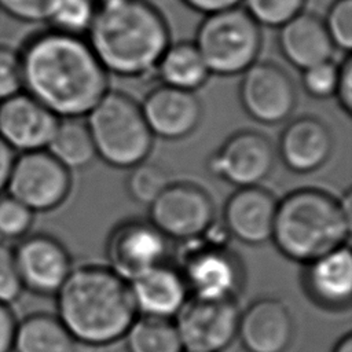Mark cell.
I'll return each mask as SVG.
<instances>
[{"mask_svg":"<svg viewBox=\"0 0 352 352\" xmlns=\"http://www.w3.org/2000/svg\"><path fill=\"white\" fill-rule=\"evenodd\" d=\"M22 91L58 118H81L110 89L104 70L84 36L45 28L18 48Z\"/></svg>","mask_w":352,"mask_h":352,"instance_id":"6da1fadb","label":"cell"},{"mask_svg":"<svg viewBox=\"0 0 352 352\" xmlns=\"http://www.w3.org/2000/svg\"><path fill=\"white\" fill-rule=\"evenodd\" d=\"M84 37L104 70L124 78L154 74L172 41L164 12L150 0L98 3Z\"/></svg>","mask_w":352,"mask_h":352,"instance_id":"7a4b0ae2","label":"cell"},{"mask_svg":"<svg viewBox=\"0 0 352 352\" xmlns=\"http://www.w3.org/2000/svg\"><path fill=\"white\" fill-rule=\"evenodd\" d=\"M54 297L58 319L77 344L89 348L124 338L138 316L129 283L109 265L73 267Z\"/></svg>","mask_w":352,"mask_h":352,"instance_id":"3957f363","label":"cell"},{"mask_svg":"<svg viewBox=\"0 0 352 352\" xmlns=\"http://www.w3.org/2000/svg\"><path fill=\"white\" fill-rule=\"evenodd\" d=\"M352 197L316 187L290 191L276 204L271 241L289 260L307 264L349 243Z\"/></svg>","mask_w":352,"mask_h":352,"instance_id":"277c9868","label":"cell"},{"mask_svg":"<svg viewBox=\"0 0 352 352\" xmlns=\"http://www.w3.org/2000/svg\"><path fill=\"white\" fill-rule=\"evenodd\" d=\"M96 157L114 168L131 169L146 161L154 135L132 96L109 89L87 114Z\"/></svg>","mask_w":352,"mask_h":352,"instance_id":"5b68a950","label":"cell"},{"mask_svg":"<svg viewBox=\"0 0 352 352\" xmlns=\"http://www.w3.org/2000/svg\"><path fill=\"white\" fill-rule=\"evenodd\" d=\"M194 44L210 74L241 76L258 60L263 48L261 26L241 7L204 15Z\"/></svg>","mask_w":352,"mask_h":352,"instance_id":"8992f818","label":"cell"},{"mask_svg":"<svg viewBox=\"0 0 352 352\" xmlns=\"http://www.w3.org/2000/svg\"><path fill=\"white\" fill-rule=\"evenodd\" d=\"M224 228V227H223ZM228 234L216 223L199 238L182 242L180 265L190 296L208 300H238L245 272L241 257L227 246Z\"/></svg>","mask_w":352,"mask_h":352,"instance_id":"52a82bcc","label":"cell"},{"mask_svg":"<svg viewBox=\"0 0 352 352\" xmlns=\"http://www.w3.org/2000/svg\"><path fill=\"white\" fill-rule=\"evenodd\" d=\"M72 190V172L47 148L19 153L12 164L6 191L33 213L59 208Z\"/></svg>","mask_w":352,"mask_h":352,"instance_id":"ba28073f","label":"cell"},{"mask_svg":"<svg viewBox=\"0 0 352 352\" xmlns=\"http://www.w3.org/2000/svg\"><path fill=\"white\" fill-rule=\"evenodd\" d=\"M168 239L186 242L202 236L216 219L212 197L191 182H170L148 205L147 217Z\"/></svg>","mask_w":352,"mask_h":352,"instance_id":"9c48e42d","label":"cell"},{"mask_svg":"<svg viewBox=\"0 0 352 352\" xmlns=\"http://www.w3.org/2000/svg\"><path fill=\"white\" fill-rule=\"evenodd\" d=\"M169 250L170 239L148 219L142 217L120 221L106 242L107 265L126 282L168 263Z\"/></svg>","mask_w":352,"mask_h":352,"instance_id":"30bf717a","label":"cell"},{"mask_svg":"<svg viewBox=\"0 0 352 352\" xmlns=\"http://www.w3.org/2000/svg\"><path fill=\"white\" fill-rule=\"evenodd\" d=\"M238 300H208L190 296L173 318L184 351L221 352L236 337Z\"/></svg>","mask_w":352,"mask_h":352,"instance_id":"8fae6325","label":"cell"},{"mask_svg":"<svg viewBox=\"0 0 352 352\" xmlns=\"http://www.w3.org/2000/svg\"><path fill=\"white\" fill-rule=\"evenodd\" d=\"M238 95L245 113L264 125L283 122L297 104L292 76L271 60H257L241 74Z\"/></svg>","mask_w":352,"mask_h":352,"instance_id":"7c38bea8","label":"cell"},{"mask_svg":"<svg viewBox=\"0 0 352 352\" xmlns=\"http://www.w3.org/2000/svg\"><path fill=\"white\" fill-rule=\"evenodd\" d=\"M276 148L272 140L254 129L230 135L208 158V170L236 187L258 186L272 172Z\"/></svg>","mask_w":352,"mask_h":352,"instance_id":"4fadbf2b","label":"cell"},{"mask_svg":"<svg viewBox=\"0 0 352 352\" xmlns=\"http://www.w3.org/2000/svg\"><path fill=\"white\" fill-rule=\"evenodd\" d=\"M14 254L23 290L38 296H55L73 270L69 250L50 234H28L18 241Z\"/></svg>","mask_w":352,"mask_h":352,"instance_id":"5bb4252c","label":"cell"},{"mask_svg":"<svg viewBox=\"0 0 352 352\" xmlns=\"http://www.w3.org/2000/svg\"><path fill=\"white\" fill-rule=\"evenodd\" d=\"M59 118L21 91L0 102V139L16 154L47 148Z\"/></svg>","mask_w":352,"mask_h":352,"instance_id":"9a60e30c","label":"cell"},{"mask_svg":"<svg viewBox=\"0 0 352 352\" xmlns=\"http://www.w3.org/2000/svg\"><path fill=\"white\" fill-rule=\"evenodd\" d=\"M276 204L275 195L261 184L238 187L224 204L221 226L242 243L263 245L271 241Z\"/></svg>","mask_w":352,"mask_h":352,"instance_id":"2e32d148","label":"cell"},{"mask_svg":"<svg viewBox=\"0 0 352 352\" xmlns=\"http://www.w3.org/2000/svg\"><path fill=\"white\" fill-rule=\"evenodd\" d=\"M140 109L154 138L165 140L190 136L202 118V103L195 92L164 84L147 92Z\"/></svg>","mask_w":352,"mask_h":352,"instance_id":"e0dca14e","label":"cell"},{"mask_svg":"<svg viewBox=\"0 0 352 352\" xmlns=\"http://www.w3.org/2000/svg\"><path fill=\"white\" fill-rule=\"evenodd\" d=\"M294 323L287 305L264 296L241 309L236 337L246 352H285L293 338Z\"/></svg>","mask_w":352,"mask_h":352,"instance_id":"ac0fdd59","label":"cell"},{"mask_svg":"<svg viewBox=\"0 0 352 352\" xmlns=\"http://www.w3.org/2000/svg\"><path fill=\"white\" fill-rule=\"evenodd\" d=\"M308 298L327 311L349 308L352 298V253L342 245L307 264L301 276Z\"/></svg>","mask_w":352,"mask_h":352,"instance_id":"d6986e66","label":"cell"},{"mask_svg":"<svg viewBox=\"0 0 352 352\" xmlns=\"http://www.w3.org/2000/svg\"><path fill=\"white\" fill-rule=\"evenodd\" d=\"M333 142V133L324 121L315 116H300L285 125L276 155L292 172L311 173L329 161Z\"/></svg>","mask_w":352,"mask_h":352,"instance_id":"ffe728a7","label":"cell"},{"mask_svg":"<svg viewBox=\"0 0 352 352\" xmlns=\"http://www.w3.org/2000/svg\"><path fill=\"white\" fill-rule=\"evenodd\" d=\"M129 283L138 315L173 319L190 297L179 267L164 263Z\"/></svg>","mask_w":352,"mask_h":352,"instance_id":"44dd1931","label":"cell"},{"mask_svg":"<svg viewBox=\"0 0 352 352\" xmlns=\"http://www.w3.org/2000/svg\"><path fill=\"white\" fill-rule=\"evenodd\" d=\"M278 48L286 62L301 72L333 59L336 50L323 19L307 10L278 29Z\"/></svg>","mask_w":352,"mask_h":352,"instance_id":"7402d4cb","label":"cell"},{"mask_svg":"<svg viewBox=\"0 0 352 352\" xmlns=\"http://www.w3.org/2000/svg\"><path fill=\"white\" fill-rule=\"evenodd\" d=\"M78 346L56 315L34 312L16 322L12 352H77Z\"/></svg>","mask_w":352,"mask_h":352,"instance_id":"603a6c76","label":"cell"},{"mask_svg":"<svg viewBox=\"0 0 352 352\" xmlns=\"http://www.w3.org/2000/svg\"><path fill=\"white\" fill-rule=\"evenodd\" d=\"M155 74L161 84L197 92L210 76L194 41H170L164 51Z\"/></svg>","mask_w":352,"mask_h":352,"instance_id":"cb8c5ba5","label":"cell"},{"mask_svg":"<svg viewBox=\"0 0 352 352\" xmlns=\"http://www.w3.org/2000/svg\"><path fill=\"white\" fill-rule=\"evenodd\" d=\"M47 150L70 172L87 168L96 158L88 126L80 118H59Z\"/></svg>","mask_w":352,"mask_h":352,"instance_id":"d4e9b609","label":"cell"},{"mask_svg":"<svg viewBox=\"0 0 352 352\" xmlns=\"http://www.w3.org/2000/svg\"><path fill=\"white\" fill-rule=\"evenodd\" d=\"M128 352H183L173 319L139 315L124 336Z\"/></svg>","mask_w":352,"mask_h":352,"instance_id":"484cf974","label":"cell"},{"mask_svg":"<svg viewBox=\"0 0 352 352\" xmlns=\"http://www.w3.org/2000/svg\"><path fill=\"white\" fill-rule=\"evenodd\" d=\"M95 0H51L44 23L58 32L85 36L95 16Z\"/></svg>","mask_w":352,"mask_h":352,"instance_id":"4316f807","label":"cell"},{"mask_svg":"<svg viewBox=\"0 0 352 352\" xmlns=\"http://www.w3.org/2000/svg\"><path fill=\"white\" fill-rule=\"evenodd\" d=\"M166 172L157 164L143 161L129 169L126 176V192L140 205H150L169 184Z\"/></svg>","mask_w":352,"mask_h":352,"instance_id":"83f0119b","label":"cell"},{"mask_svg":"<svg viewBox=\"0 0 352 352\" xmlns=\"http://www.w3.org/2000/svg\"><path fill=\"white\" fill-rule=\"evenodd\" d=\"M308 0H241V7L263 28L279 29L305 10Z\"/></svg>","mask_w":352,"mask_h":352,"instance_id":"f1b7e54d","label":"cell"},{"mask_svg":"<svg viewBox=\"0 0 352 352\" xmlns=\"http://www.w3.org/2000/svg\"><path fill=\"white\" fill-rule=\"evenodd\" d=\"M34 214L14 197L0 195V241H19L30 234Z\"/></svg>","mask_w":352,"mask_h":352,"instance_id":"f546056e","label":"cell"},{"mask_svg":"<svg viewBox=\"0 0 352 352\" xmlns=\"http://www.w3.org/2000/svg\"><path fill=\"white\" fill-rule=\"evenodd\" d=\"M322 19L334 48L349 52L352 48V0H334Z\"/></svg>","mask_w":352,"mask_h":352,"instance_id":"4dcf8cb0","label":"cell"},{"mask_svg":"<svg viewBox=\"0 0 352 352\" xmlns=\"http://www.w3.org/2000/svg\"><path fill=\"white\" fill-rule=\"evenodd\" d=\"M301 73V85L309 96L315 99L334 96L338 78V63L333 59L314 65Z\"/></svg>","mask_w":352,"mask_h":352,"instance_id":"1f68e13d","label":"cell"},{"mask_svg":"<svg viewBox=\"0 0 352 352\" xmlns=\"http://www.w3.org/2000/svg\"><path fill=\"white\" fill-rule=\"evenodd\" d=\"M23 292L14 248L8 242L0 241V302L12 305Z\"/></svg>","mask_w":352,"mask_h":352,"instance_id":"d6a6232c","label":"cell"},{"mask_svg":"<svg viewBox=\"0 0 352 352\" xmlns=\"http://www.w3.org/2000/svg\"><path fill=\"white\" fill-rule=\"evenodd\" d=\"M22 91L18 48L0 44V102Z\"/></svg>","mask_w":352,"mask_h":352,"instance_id":"836d02e7","label":"cell"},{"mask_svg":"<svg viewBox=\"0 0 352 352\" xmlns=\"http://www.w3.org/2000/svg\"><path fill=\"white\" fill-rule=\"evenodd\" d=\"M51 0H0V11L25 23L44 22Z\"/></svg>","mask_w":352,"mask_h":352,"instance_id":"e575fe53","label":"cell"},{"mask_svg":"<svg viewBox=\"0 0 352 352\" xmlns=\"http://www.w3.org/2000/svg\"><path fill=\"white\" fill-rule=\"evenodd\" d=\"M334 96L340 107L346 113H352V58L349 54L338 63V78Z\"/></svg>","mask_w":352,"mask_h":352,"instance_id":"d590c367","label":"cell"},{"mask_svg":"<svg viewBox=\"0 0 352 352\" xmlns=\"http://www.w3.org/2000/svg\"><path fill=\"white\" fill-rule=\"evenodd\" d=\"M16 322L11 305L0 302V352H12Z\"/></svg>","mask_w":352,"mask_h":352,"instance_id":"8d00e7d4","label":"cell"},{"mask_svg":"<svg viewBox=\"0 0 352 352\" xmlns=\"http://www.w3.org/2000/svg\"><path fill=\"white\" fill-rule=\"evenodd\" d=\"M180 1L184 6H187L190 10L202 15L223 11L241 4V0H180Z\"/></svg>","mask_w":352,"mask_h":352,"instance_id":"74e56055","label":"cell"},{"mask_svg":"<svg viewBox=\"0 0 352 352\" xmlns=\"http://www.w3.org/2000/svg\"><path fill=\"white\" fill-rule=\"evenodd\" d=\"M16 153L0 139V195L6 191Z\"/></svg>","mask_w":352,"mask_h":352,"instance_id":"f35d334b","label":"cell"},{"mask_svg":"<svg viewBox=\"0 0 352 352\" xmlns=\"http://www.w3.org/2000/svg\"><path fill=\"white\" fill-rule=\"evenodd\" d=\"M333 352H352V336L348 333L338 340Z\"/></svg>","mask_w":352,"mask_h":352,"instance_id":"ab89813d","label":"cell"},{"mask_svg":"<svg viewBox=\"0 0 352 352\" xmlns=\"http://www.w3.org/2000/svg\"><path fill=\"white\" fill-rule=\"evenodd\" d=\"M96 3H102V1H106V0H95Z\"/></svg>","mask_w":352,"mask_h":352,"instance_id":"60d3db41","label":"cell"},{"mask_svg":"<svg viewBox=\"0 0 352 352\" xmlns=\"http://www.w3.org/2000/svg\"><path fill=\"white\" fill-rule=\"evenodd\" d=\"M183 352H190V351H183Z\"/></svg>","mask_w":352,"mask_h":352,"instance_id":"b9f144b4","label":"cell"}]
</instances>
